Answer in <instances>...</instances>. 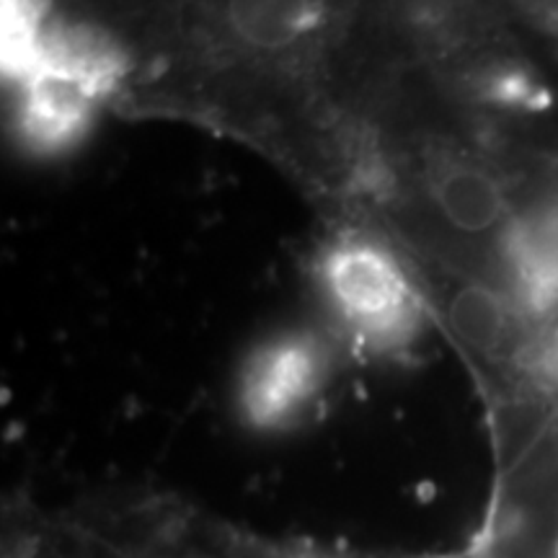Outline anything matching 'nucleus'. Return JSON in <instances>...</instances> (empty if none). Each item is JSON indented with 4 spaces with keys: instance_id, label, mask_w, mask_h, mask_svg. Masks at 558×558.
I'll use <instances>...</instances> for the list:
<instances>
[{
    "instance_id": "8",
    "label": "nucleus",
    "mask_w": 558,
    "mask_h": 558,
    "mask_svg": "<svg viewBox=\"0 0 558 558\" xmlns=\"http://www.w3.org/2000/svg\"><path fill=\"white\" fill-rule=\"evenodd\" d=\"M481 94L499 107H535L541 90L520 70H497L486 75Z\"/></svg>"
},
{
    "instance_id": "9",
    "label": "nucleus",
    "mask_w": 558,
    "mask_h": 558,
    "mask_svg": "<svg viewBox=\"0 0 558 558\" xmlns=\"http://www.w3.org/2000/svg\"><path fill=\"white\" fill-rule=\"evenodd\" d=\"M530 369L541 383L558 390V320H554L530 349Z\"/></svg>"
},
{
    "instance_id": "10",
    "label": "nucleus",
    "mask_w": 558,
    "mask_h": 558,
    "mask_svg": "<svg viewBox=\"0 0 558 558\" xmlns=\"http://www.w3.org/2000/svg\"><path fill=\"white\" fill-rule=\"evenodd\" d=\"M173 558H220L218 554H213V550H202V548H190V550H181Z\"/></svg>"
},
{
    "instance_id": "4",
    "label": "nucleus",
    "mask_w": 558,
    "mask_h": 558,
    "mask_svg": "<svg viewBox=\"0 0 558 558\" xmlns=\"http://www.w3.org/2000/svg\"><path fill=\"white\" fill-rule=\"evenodd\" d=\"M19 90L16 132L34 153H65L94 124L99 96L68 75L39 70L19 83Z\"/></svg>"
},
{
    "instance_id": "7",
    "label": "nucleus",
    "mask_w": 558,
    "mask_h": 558,
    "mask_svg": "<svg viewBox=\"0 0 558 558\" xmlns=\"http://www.w3.org/2000/svg\"><path fill=\"white\" fill-rule=\"evenodd\" d=\"M220 19L243 50L284 52L324 29L329 11L313 3H230Z\"/></svg>"
},
{
    "instance_id": "6",
    "label": "nucleus",
    "mask_w": 558,
    "mask_h": 558,
    "mask_svg": "<svg viewBox=\"0 0 558 558\" xmlns=\"http://www.w3.org/2000/svg\"><path fill=\"white\" fill-rule=\"evenodd\" d=\"M522 308L494 284L463 282L445 305L450 331L481 357H499L514 347L522 331Z\"/></svg>"
},
{
    "instance_id": "5",
    "label": "nucleus",
    "mask_w": 558,
    "mask_h": 558,
    "mask_svg": "<svg viewBox=\"0 0 558 558\" xmlns=\"http://www.w3.org/2000/svg\"><path fill=\"white\" fill-rule=\"evenodd\" d=\"M427 199L437 218L460 235H484L509 222L505 184L473 160H435L427 173Z\"/></svg>"
},
{
    "instance_id": "3",
    "label": "nucleus",
    "mask_w": 558,
    "mask_h": 558,
    "mask_svg": "<svg viewBox=\"0 0 558 558\" xmlns=\"http://www.w3.org/2000/svg\"><path fill=\"white\" fill-rule=\"evenodd\" d=\"M501 254L522 313H558V197L509 218L501 233Z\"/></svg>"
},
{
    "instance_id": "1",
    "label": "nucleus",
    "mask_w": 558,
    "mask_h": 558,
    "mask_svg": "<svg viewBox=\"0 0 558 558\" xmlns=\"http://www.w3.org/2000/svg\"><path fill=\"white\" fill-rule=\"evenodd\" d=\"M316 277L333 316L367 352H403L422 333V298L401 256L378 235L341 230L320 248Z\"/></svg>"
},
{
    "instance_id": "2",
    "label": "nucleus",
    "mask_w": 558,
    "mask_h": 558,
    "mask_svg": "<svg viewBox=\"0 0 558 558\" xmlns=\"http://www.w3.org/2000/svg\"><path fill=\"white\" fill-rule=\"evenodd\" d=\"M329 373V347L316 333L284 331L262 341L239 378L243 422L259 432L292 427L320 399Z\"/></svg>"
}]
</instances>
